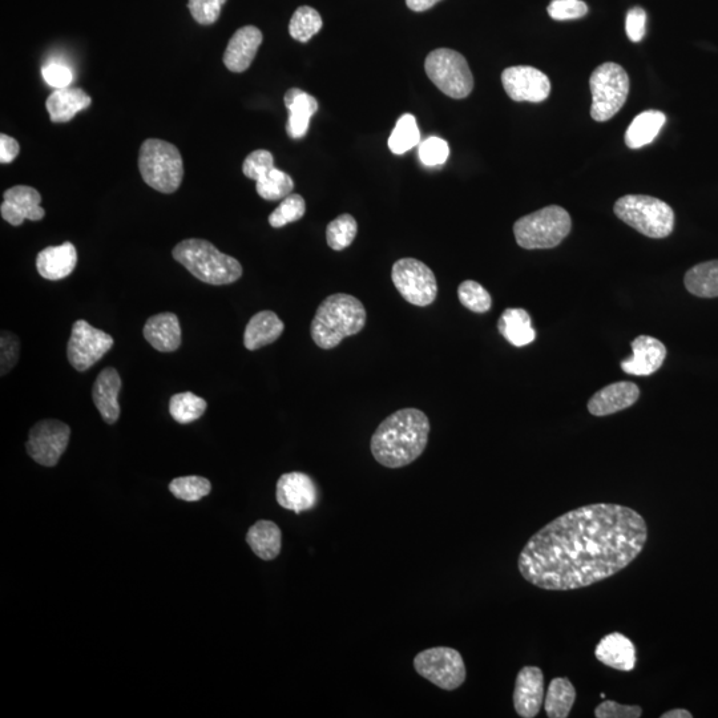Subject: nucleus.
I'll return each mask as SVG.
<instances>
[{"mask_svg":"<svg viewBox=\"0 0 718 718\" xmlns=\"http://www.w3.org/2000/svg\"><path fill=\"white\" fill-rule=\"evenodd\" d=\"M667 121V116L661 111H644L633 119L625 132V143L631 149H639L651 144L659 135L661 128Z\"/></svg>","mask_w":718,"mask_h":718,"instance_id":"c756f323","label":"nucleus"},{"mask_svg":"<svg viewBox=\"0 0 718 718\" xmlns=\"http://www.w3.org/2000/svg\"><path fill=\"white\" fill-rule=\"evenodd\" d=\"M262 40H264V36L257 27H241L229 40L223 59L225 67L237 74L248 70L256 58Z\"/></svg>","mask_w":718,"mask_h":718,"instance_id":"6ab92c4d","label":"nucleus"},{"mask_svg":"<svg viewBox=\"0 0 718 718\" xmlns=\"http://www.w3.org/2000/svg\"><path fill=\"white\" fill-rule=\"evenodd\" d=\"M425 70L431 82L449 98L461 100L474 90V76L465 56L450 48L427 55Z\"/></svg>","mask_w":718,"mask_h":718,"instance_id":"6e6552de","label":"nucleus"},{"mask_svg":"<svg viewBox=\"0 0 718 718\" xmlns=\"http://www.w3.org/2000/svg\"><path fill=\"white\" fill-rule=\"evenodd\" d=\"M169 491L175 498L184 500V502H199L211 494L212 484L207 478L193 475V477L173 479L169 483Z\"/></svg>","mask_w":718,"mask_h":718,"instance_id":"4c0bfd02","label":"nucleus"},{"mask_svg":"<svg viewBox=\"0 0 718 718\" xmlns=\"http://www.w3.org/2000/svg\"><path fill=\"white\" fill-rule=\"evenodd\" d=\"M285 325L272 310L254 314L244 332V346L250 352L276 342L284 333Z\"/></svg>","mask_w":718,"mask_h":718,"instance_id":"a878e982","label":"nucleus"},{"mask_svg":"<svg viewBox=\"0 0 718 718\" xmlns=\"http://www.w3.org/2000/svg\"><path fill=\"white\" fill-rule=\"evenodd\" d=\"M272 168H274V157L266 149H258V151L250 153L242 164L244 175L254 181H257L258 177Z\"/></svg>","mask_w":718,"mask_h":718,"instance_id":"c03bdc74","label":"nucleus"},{"mask_svg":"<svg viewBox=\"0 0 718 718\" xmlns=\"http://www.w3.org/2000/svg\"><path fill=\"white\" fill-rule=\"evenodd\" d=\"M590 87L592 119L599 123L611 120L627 102L629 94L627 71L616 63L601 64L592 72Z\"/></svg>","mask_w":718,"mask_h":718,"instance_id":"1a4fd4ad","label":"nucleus"},{"mask_svg":"<svg viewBox=\"0 0 718 718\" xmlns=\"http://www.w3.org/2000/svg\"><path fill=\"white\" fill-rule=\"evenodd\" d=\"M256 189L258 196L266 201L284 200L285 197L292 195L294 181L288 173L274 167L258 177Z\"/></svg>","mask_w":718,"mask_h":718,"instance_id":"72a5a7b5","label":"nucleus"},{"mask_svg":"<svg viewBox=\"0 0 718 718\" xmlns=\"http://www.w3.org/2000/svg\"><path fill=\"white\" fill-rule=\"evenodd\" d=\"M415 672L443 691L453 692L465 684V660L457 649L435 647L425 649L414 657Z\"/></svg>","mask_w":718,"mask_h":718,"instance_id":"9d476101","label":"nucleus"},{"mask_svg":"<svg viewBox=\"0 0 718 718\" xmlns=\"http://www.w3.org/2000/svg\"><path fill=\"white\" fill-rule=\"evenodd\" d=\"M576 701V689L567 677H556L548 687L544 711L550 718H567Z\"/></svg>","mask_w":718,"mask_h":718,"instance_id":"7c9ffc66","label":"nucleus"},{"mask_svg":"<svg viewBox=\"0 0 718 718\" xmlns=\"http://www.w3.org/2000/svg\"><path fill=\"white\" fill-rule=\"evenodd\" d=\"M19 143L14 137L0 135V163L10 164L19 155Z\"/></svg>","mask_w":718,"mask_h":718,"instance_id":"8fccbe9b","label":"nucleus"},{"mask_svg":"<svg viewBox=\"0 0 718 718\" xmlns=\"http://www.w3.org/2000/svg\"><path fill=\"white\" fill-rule=\"evenodd\" d=\"M544 675L538 667H524L516 676L514 708L518 716L534 718L544 705Z\"/></svg>","mask_w":718,"mask_h":718,"instance_id":"f3484780","label":"nucleus"},{"mask_svg":"<svg viewBox=\"0 0 718 718\" xmlns=\"http://www.w3.org/2000/svg\"><path fill=\"white\" fill-rule=\"evenodd\" d=\"M430 430V419L423 411H395L374 431L370 441L371 454L386 469H402L425 453Z\"/></svg>","mask_w":718,"mask_h":718,"instance_id":"f03ea898","label":"nucleus"},{"mask_svg":"<svg viewBox=\"0 0 718 718\" xmlns=\"http://www.w3.org/2000/svg\"><path fill=\"white\" fill-rule=\"evenodd\" d=\"M458 297L461 304L471 312L483 314L491 309L490 293L477 281H463L458 288Z\"/></svg>","mask_w":718,"mask_h":718,"instance_id":"ea45409f","label":"nucleus"},{"mask_svg":"<svg viewBox=\"0 0 718 718\" xmlns=\"http://www.w3.org/2000/svg\"><path fill=\"white\" fill-rule=\"evenodd\" d=\"M208 403L205 399L197 397L191 391L173 395L169 401V414L180 425H188L203 417L207 411Z\"/></svg>","mask_w":718,"mask_h":718,"instance_id":"473e14b6","label":"nucleus"},{"mask_svg":"<svg viewBox=\"0 0 718 718\" xmlns=\"http://www.w3.org/2000/svg\"><path fill=\"white\" fill-rule=\"evenodd\" d=\"M641 715L643 709L637 705H621L611 700L603 701L595 709L596 718H640Z\"/></svg>","mask_w":718,"mask_h":718,"instance_id":"49530a36","label":"nucleus"},{"mask_svg":"<svg viewBox=\"0 0 718 718\" xmlns=\"http://www.w3.org/2000/svg\"><path fill=\"white\" fill-rule=\"evenodd\" d=\"M615 215L649 239H665L675 227V212L663 200L627 195L616 201Z\"/></svg>","mask_w":718,"mask_h":718,"instance_id":"423d86ee","label":"nucleus"},{"mask_svg":"<svg viewBox=\"0 0 718 718\" xmlns=\"http://www.w3.org/2000/svg\"><path fill=\"white\" fill-rule=\"evenodd\" d=\"M120 375L114 367H106L100 371L92 387V399L104 422L114 425L120 417L119 394L121 390Z\"/></svg>","mask_w":718,"mask_h":718,"instance_id":"412c9836","label":"nucleus"},{"mask_svg":"<svg viewBox=\"0 0 718 718\" xmlns=\"http://www.w3.org/2000/svg\"><path fill=\"white\" fill-rule=\"evenodd\" d=\"M139 169L145 183L157 192L169 195L183 183V157L179 149L168 141L145 140L140 148Z\"/></svg>","mask_w":718,"mask_h":718,"instance_id":"39448f33","label":"nucleus"},{"mask_svg":"<svg viewBox=\"0 0 718 718\" xmlns=\"http://www.w3.org/2000/svg\"><path fill=\"white\" fill-rule=\"evenodd\" d=\"M685 288L693 296L718 297V260L701 262L689 269L684 278Z\"/></svg>","mask_w":718,"mask_h":718,"instance_id":"2f4dec72","label":"nucleus"},{"mask_svg":"<svg viewBox=\"0 0 718 718\" xmlns=\"http://www.w3.org/2000/svg\"><path fill=\"white\" fill-rule=\"evenodd\" d=\"M419 144H421V132H419L417 119L411 114L401 116L389 137L390 151L394 155H403Z\"/></svg>","mask_w":718,"mask_h":718,"instance_id":"f704fd0d","label":"nucleus"},{"mask_svg":"<svg viewBox=\"0 0 718 718\" xmlns=\"http://www.w3.org/2000/svg\"><path fill=\"white\" fill-rule=\"evenodd\" d=\"M0 373L6 375L10 373L19 359V338L10 332L3 330L0 337Z\"/></svg>","mask_w":718,"mask_h":718,"instance_id":"a18cd8bd","label":"nucleus"},{"mask_svg":"<svg viewBox=\"0 0 718 718\" xmlns=\"http://www.w3.org/2000/svg\"><path fill=\"white\" fill-rule=\"evenodd\" d=\"M306 213V203L304 197L292 193L288 197L282 200V203L278 205L276 211H273L272 215L269 216L270 227L282 228L285 225L296 223L301 220Z\"/></svg>","mask_w":718,"mask_h":718,"instance_id":"58836bf2","label":"nucleus"},{"mask_svg":"<svg viewBox=\"0 0 718 718\" xmlns=\"http://www.w3.org/2000/svg\"><path fill=\"white\" fill-rule=\"evenodd\" d=\"M571 228L570 213L558 205H550L516 221L514 235L520 248L551 249L570 235Z\"/></svg>","mask_w":718,"mask_h":718,"instance_id":"0eeeda50","label":"nucleus"},{"mask_svg":"<svg viewBox=\"0 0 718 718\" xmlns=\"http://www.w3.org/2000/svg\"><path fill=\"white\" fill-rule=\"evenodd\" d=\"M548 14L554 20H574L587 15L588 6L583 0H552L547 8Z\"/></svg>","mask_w":718,"mask_h":718,"instance_id":"37998d69","label":"nucleus"},{"mask_svg":"<svg viewBox=\"0 0 718 718\" xmlns=\"http://www.w3.org/2000/svg\"><path fill=\"white\" fill-rule=\"evenodd\" d=\"M647 540V522L639 512L620 504H590L532 535L520 552L518 570L540 590H580L625 570Z\"/></svg>","mask_w":718,"mask_h":718,"instance_id":"f257e3e1","label":"nucleus"},{"mask_svg":"<svg viewBox=\"0 0 718 718\" xmlns=\"http://www.w3.org/2000/svg\"><path fill=\"white\" fill-rule=\"evenodd\" d=\"M502 84L514 102L542 103L551 94L548 76L530 66L506 68L502 74Z\"/></svg>","mask_w":718,"mask_h":718,"instance_id":"4468645a","label":"nucleus"},{"mask_svg":"<svg viewBox=\"0 0 718 718\" xmlns=\"http://www.w3.org/2000/svg\"><path fill=\"white\" fill-rule=\"evenodd\" d=\"M449 155V144L441 137H429L419 144V159L426 167H438V165L445 164Z\"/></svg>","mask_w":718,"mask_h":718,"instance_id":"a19ab883","label":"nucleus"},{"mask_svg":"<svg viewBox=\"0 0 718 718\" xmlns=\"http://www.w3.org/2000/svg\"><path fill=\"white\" fill-rule=\"evenodd\" d=\"M595 656L601 664L620 672L633 671L637 663L635 644L619 632L604 636L596 645Z\"/></svg>","mask_w":718,"mask_h":718,"instance_id":"4be33fe9","label":"nucleus"},{"mask_svg":"<svg viewBox=\"0 0 718 718\" xmlns=\"http://www.w3.org/2000/svg\"><path fill=\"white\" fill-rule=\"evenodd\" d=\"M633 356L621 362V369L627 374L647 377L656 373L667 358L663 342L649 336L637 337L632 342Z\"/></svg>","mask_w":718,"mask_h":718,"instance_id":"a211bd4d","label":"nucleus"},{"mask_svg":"<svg viewBox=\"0 0 718 718\" xmlns=\"http://www.w3.org/2000/svg\"><path fill=\"white\" fill-rule=\"evenodd\" d=\"M640 389L632 382L612 383L601 389L588 402V411L595 417H607L635 405Z\"/></svg>","mask_w":718,"mask_h":718,"instance_id":"aec40b11","label":"nucleus"},{"mask_svg":"<svg viewBox=\"0 0 718 718\" xmlns=\"http://www.w3.org/2000/svg\"><path fill=\"white\" fill-rule=\"evenodd\" d=\"M442 0H406L407 7L414 12H425L433 8Z\"/></svg>","mask_w":718,"mask_h":718,"instance_id":"3c124183","label":"nucleus"},{"mask_svg":"<svg viewBox=\"0 0 718 718\" xmlns=\"http://www.w3.org/2000/svg\"><path fill=\"white\" fill-rule=\"evenodd\" d=\"M114 344L110 334L94 328L87 321L79 320L72 325L67 358L75 370L86 371L106 356Z\"/></svg>","mask_w":718,"mask_h":718,"instance_id":"f8f14e48","label":"nucleus"},{"mask_svg":"<svg viewBox=\"0 0 718 718\" xmlns=\"http://www.w3.org/2000/svg\"><path fill=\"white\" fill-rule=\"evenodd\" d=\"M143 334L148 344L161 353L176 352L181 345L179 318L173 313H160L145 322Z\"/></svg>","mask_w":718,"mask_h":718,"instance_id":"b1692460","label":"nucleus"},{"mask_svg":"<svg viewBox=\"0 0 718 718\" xmlns=\"http://www.w3.org/2000/svg\"><path fill=\"white\" fill-rule=\"evenodd\" d=\"M284 103L289 111L286 132L292 139H302L308 133L310 119L318 111L317 99L300 88H290L285 94Z\"/></svg>","mask_w":718,"mask_h":718,"instance_id":"393cba45","label":"nucleus"},{"mask_svg":"<svg viewBox=\"0 0 718 718\" xmlns=\"http://www.w3.org/2000/svg\"><path fill=\"white\" fill-rule=\"evenodd\" d=\"M172 256L193 277L209 285H229L242 277V266L235 257L220 252L212 242L201 239L181 241Z\"/></svg>","mask_w":718,"mask_h":718,"instance_id":"20e7f679","label":"nucleus"},{"mask_svg":"<svg viewBox=\"0 0 718 718\" xmlns=\"http://www.w3.org/2000/svg\"><path fill=\"white\" fill-rule=\"evenodd\" d=\"M395 289L409 304L426 308L438 296V282L433 270L415 258H401L391 269Z\"/></svg>","mask_w":718,"mask_h":718,"instance_id":"9b49d317","label":"nucleus"},{"mask_svg":"<svg viewBox=\"0 0 718 718\" xmlns=\"http://www.w3.org/2000/svg\"><path fill=\"white\" fill-rule=\"evenodd\" d=\"M70 438V426L56 419H46L36 423L30 430L26 450L39 465L54 467L67 450Z\"/></svg>","mask_w":718,"mask_h":718,"instance_id":"ddd939ff","label":"nucleus"},{"mask_svg":"<svg viewBox=\"0 0 718 718\" xmlns=\"http://www.w3.org/2000/svg\"><path fill=\"white\" fill-rule=\"evenodd\" d=\"M78 264V250L71 242L48 246L36 257V269L48 281H59L70 276Z\"/></svg>","mask_w":718,"mask_h":718,"instance_id":"5701e85b","label":"nucleus"},{"mask_svg":"<svg viewBox=\"0 0 718 718\" xmlns=\"http://www.w3.org/2000/svg\"><path fill=\"white\" fill-rule=\"evenodd\" d=\"M42 74L48 86L54 87L56 90L70 87L72 79H74L70 68L58 63H51L44 66Z\"/></svg>","mask_w":718,"mask_h":718,"instance_id":"09e8293b","label":"nucleus"},{"mask_svg":"<svg viewBox=\"0 0 718 718\" xmlns=\"http://www.w3.org/2000/svg\"><path fill=\"white\" fill-rule=\"evenodd\" d=\"M225 3L227 0H188V8L197 23L211 26L219 20Z\"/></svg>","mask_w":718,"mask_h":718,"instance_id":"79ce46f5","label":"nucleus"},{"mask_svg":"<svg viewBox=\"0 0 718 718\" xmlns=\"http://www.w3.org/2000/svg\"><path fill=\"white\" fill-rule=\"evenodd\" d=\"M692 713L685 709H673V711L665 712L661 718H692Z\"/></svg>","mask_w":718,"mask_h":718,"instance_id":"603ef678","label":"nucleus"},{"mask_svg":"<svg viewBox=\"0 0 718 718\" xmlns=\"http://www.w3.org/2000/svg\"><path fill=\"white\" fill-rule=\"evenodd\" d=\"M320 12L309 6L298 7L289 23V34L297 42L308 43L322 28Z\"/></svg>","mask_w":718,"mask_h":718,"instance_id":"c9c22d12","label":"nucleus"},{"mask_svg":"<svg viewBox=\"0 0 718 718\" xmlns=\"http://www.w3.org/2000/svg\"><path fill=\"white\" fill-rule=\"evenodd\" d=\"M365 306L352 294L336 293L318 306L310 326L312 340L318 348L336 349L345 338L356 336L365 328Z\"/></svg>","mask_w":718,"mask_h":718,"instance_id":"7ed1b4c3","label":"nucleus"},{"mask_svg":"<svg viewBox=\"0 0 718 718\" xmlns=\"http://www.w3.org/2000/svg\"><path fill=\"white\" fill-rule=\"evenodd\" d=\"M276 499L285 510L301 514L317 506L318 488L308 474L293 471L278 479Z\"/></svg>","mask_w":718,"mask_h":718,"instance_id":"2eb2a0df","label":"nucleus"},{"mask_svg":"<svg viewBox=\"0 0 718 718\" xmlns=\"http://www.w3.org/2000/svg\"><path fill=\"white\" fill-rule=\"evenodd\" d=\"M358 233V224L356 219L349 213L338 216L326 228V241L328 245L336 252H341L349 248L356 240Z\"/></svg>","mask_w":718,"mask_h":718,"instance_id":"e433bc0d","label":"nucleus"},{"mask_svg":"<svg viewBox=\"0 0 718 718\" xmlns=\"http://www.w3.org/2000/svg\"><path fill=\"white\" fill-rule=\"evenodd\" d=\"M625 31H627L631 42L639 43L643 40L645 32H647V12H645L644 8L633 7L627 12Z\"/></svg>","mask_w":718,"mask_h":718,"instance_id":"de8ad7c7","label":"nucleus"},{"mask_svg":"<svg viewBox=\"0 0 718 718\" xmlns=\"http://www.w3.org/2000/svg\"><path fill=\"white\" fill-rule=\"evenodd\" d=\"M3 199L0 213L14 227H19L26 220L40 221L46 216V211L40 207L42 196L35 188L16 185L4 192Z\"/></svg>","mask_w":718,"mask_h":718,"instance_id":"dca6fc26","label":"nucleus"},{"mask_svg":"<svg viewBox=\"0 0 718 718\" xmlns=\"http://www.w3.org/2000/svg\"><path fill=\"white\" fill-rule=\"evenodd\" d=\"M499 333L515 348H523L535 341L536 333L532 328L531 316L524 309L504 310L498 322Z\"/></svg>","mask_w":718,"mask_h":718,"instance_id":"c85d7f7f","label":"nucleus"},{"mask_svg":"<svg viewBox=\"0 0 718 718\" xmlns=\"http://www.w3.org/2000/svg\"><path fill=\"white\" fill-rule=\"evenodd\" d=\"M92 99L79 88H62L48 96L46 107L52 123H67L90 107Z\"/></svg>","mask_w":718,"mask_h":718,"instance_id":"bb28decb","label":"nucleus"},{"mask_svg":"<svg viewBox=\"0 0 718 718\" xmlns=\"http://www.w3.org/2000/svg\"><path fill=\"white\" fill-rule=\"evenodd\" d=\"M246 543L254 555L270 562L281 554L282 532L276 523L270 520H258L249 528Z\"/></svg>","mask_w":718,"mask_h":718,"instance_id":"cd10ccee","label":"nucleus"}]
</instances>
